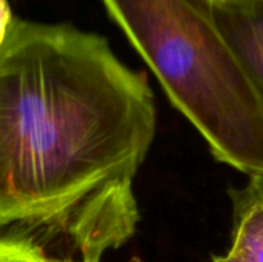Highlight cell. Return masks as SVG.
<instances>
[{
	"label": "cell",
	"mask_w": 263,
	"mask_h": 262,
	"mask_svg": "<svg viewBox=\"0 0 263 262\" xmlns=\"http://www.w3.org/2000/svg\"><path fill=\"white\" fill-rule=\"evenodd\" d=\"M154 134L146 74L105 37L12 19L0 46V230L102 262L136 233L133 182Z\"/></svg>",
	"instance_id": "obj_1"
},
{
	"label": "cell",
	"mask_w": 263,
	"mask_h": 262,
	"mask_svg": "<svg viewBox=\"0 0 263 262\" xmlns=\"http://www.w3.org/2000/svg\"><path fill=\"white\" fill-rule=\"evenodd\" d=\"M213 158L263 173V96L206 0H102Z\"/></svg>",
	"instance_id": "obj_2"
},
{
	"label": "cell",
	"mask_w": 263,
	"mask_h": 262,
	"mask_svg": "<svg viewBox=\"0 0 263 262\" xmlns=\"http://www.w3.org/2000/svg\"><path fill=\"white\" fill-rule=\"evenodd\" d=\"M213 11L222 34L263 96V0L213 6Z\"/></svg>",
	"instance_id": "obj_3"
},
{
	"label": "cell",
	"mask_w": 263,
	"mask_h": 262,
	"mask_svg": "<svg viewBox=\"0 0 263 262\" xmlns=\"http://www.w3.org/2000/svg\"><path fill=\"white\" fill-rule=\"evenodd\" d=\"M233 204L231 249L242 262H263V173L228 190Z\"/></svg>",
	"instance_id": "obj_4"
},
{
	"label": "cell",
	"mask_w": 263,
	"mask_h": 262,
	"mask_svg": "<svg viewBox=\"0 0 263 262\" xmlns=\"http://www.w3.org/2000/svg\"><path fill=\"white\" fill-rule=\"evenodd\" d=\"M0 262H79L17 227L0 230Z\"/></svg>",
	"instance_id": "obj_5"
},
{
	"label": "cell",
	"mask_w": 263,
	"mask_h": 262,
	"mask_svg": "<svg viewBox=\"0 0 263 262\" xmlns=\"http://www.w3.org/2000/svg\"><path fill=\"white\" fill-rule=\"evenodd\" d=\"M14 15L11 12V8L8 5L6 0H0V46L3 45L6 36H8V29L11 26Z\"/></svg>",
	"instance_id": "obj_6"
},
{
	"label": "cell",
	"mask_w": 263,
	"mask_h": 262,
	"mask_svg": "<svg viewBox=\"0 0 263 262\" xmlns=\"http://www.w3.org/2000/svg\"><path fill=\"white\" fill-rule=\"evenodd\" d=\"M211 262H242V261H240L236 255H233L231 252H228V253H225V255H222V256H214Z\"/></svg>",
	"instance_id": "obj_7"
},
{
	"label": "cell",
	"mask_w": 263,
	"mask_h": 262,
	"mask_svg": "<svg viewBox=\"0 0 263 262\" xmlns=\"http://www.w3.org/2000/svg\"><path fill=\"white\" fill-rule=\"evenodd\" d=\"M210 2L213 6H222V5H228V3H234V2H242V0H206Z\"/></svg>",
	"instance_id": "obj_8"
}]
</instances>
